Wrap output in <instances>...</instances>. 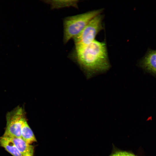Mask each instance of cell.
Listing matches in <instances>:
<instances>
[{
	"label": "cell",
	"instance_id": "cell-1",
	"mask_svg": "<svg viewBox=\"0 0 156 156\" xmlns=\"http://www.w3.org/2000/svg\"><path fill=\"white\" fill-rule=\"evenodd\" d=\"M74 56L88 78L107 71L110 67L105 43L95 40L75 48Z\"/></svg>",
	"mask_w": 156,
	"mask_h": 156
},
{
	"label": "cell",
	"instance_id": "cell-2",
	"mask_svg": "<svg viewBox=\"0 0 156 156\" xmlns=\"http://www.w3.org/2000/svg\"><path fill=\"white\" fill-rule=\"evenodd\" d=\"M103 9L94 10L66 17L64 20V42L66 43L79 34L89 21L102 12Z\"/></svg>",
	"mask_w": 156,
	"mask_h": 156
},
{
	"label": "cell",
	"instance_id": "cell-3",
	"mask_svg": "<svg viewBox=\"0 0 156 156\" xmlns=\"http://www.w3.org/2000/svg\"><path fill=\"white\" fill-rule=\"evenodd\" d=\"M103 16L101 14L96 16L79 34L73 38L75 48L88 45L95 40L96 36L103 28Z\"/></svg>",
	"mask_w": 156,
	"mask_h": 156
},
{
	"label": "cell",
	"instance_id": "cell-4",
	"mask_svg": "<svg viewBox=\"0 0 156 156\" xmlns=\"http://www.w3.org/2000/svg\"><path fill=\"white\" fill-rule=\"evenodd\" d=\"M6 125L3 136L7 137H21V128L26 119L22 107L18 106L6 115Z\"/></svg>",
	"mask_w": 156,
	"mask_h": 156
},
{
	"label": "cell",
	"instance_id": "cell-5",
	"mask_svg": "<svg viewBox=\"0 0 156 156\" xmlns=\"http://www.w3.org/2000/svg\"><path fill=\"white\" fill-rule=\"evenodd\" d=\"M138 65L145 72L156 77V50L148 51Z\"/></svg>",
	"mask_w": 156,
	"mask_h": 156
},
{
	"label": "cell",
	"instance_id": "cell-6",
	"mask_svg": "<svg viewBox=\"0 0 156 156\" xmlns=\"http://www.w3.org/2000/svg\"><path fill=\"white\" fill-rule=\"evenodd\" d=\"M8 138L12 142L23 156H34V146L26 143L21 137Z\"/></svg>",
	"mask_w": 156,
	"mask_h": 156
},
{
	"label": "cell",
	"instance_id": "cell-7",
	"mask_svg": "<svg viewBox=\"0 0 156 156\" xmlns=\"http://www.w3.org/2000/svg\"><path fill=\"white\" fill-rule=\"evenodd\" d=\"M0 145L13 156H23L8 138L2 136L0 138Z\"/></svg>",
	"mask_w": 156,
	"mask_h": 156
},
{
	"label": "cell",
	"instance_id": "cell-8",
	"mask_svg": "<svg viewBox=\"0 0 156 156\" xmlns=\"http://www.w3.org/2000/svg\"><path fill=\"white\" fill-rule=\"evenodd\" d=\"M21 137L26 143L29 144L36 142L33 132L27 123L26 119L22 125Z\"/></svg>",
	"mask_w": 156,
	"mask_h": 156
},
{
	"label": "cell",
	"instance_id": "cell-9",
	"mask_svg": "<svg viewBox=\"0 0 156 156\" xmlns=\"http://www.w3.org/2000/svg\"><path fill=\"white\" fill-rule=\"evenodd\" d=\"M109 156H136L130 152L119 151H116Z\"/></svg>",
	"mask_w": 156,
	"mask_h": 156
}]
</instances>
